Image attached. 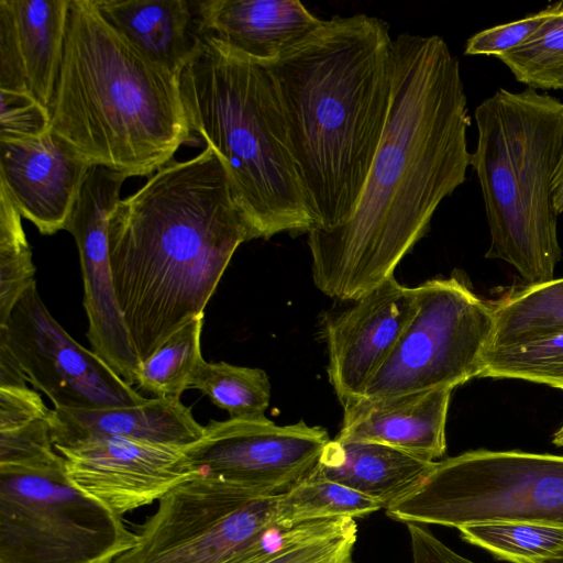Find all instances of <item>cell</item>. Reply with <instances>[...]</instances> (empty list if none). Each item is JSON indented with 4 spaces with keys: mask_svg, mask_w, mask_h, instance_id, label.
<instances>
[{
    "mask_svg": "<svg viewBox=\"0 0 563 563\" xmlns=\"http://www.w3.org/2000/svg\"><path fill=\"white\" fill-rule=\"evenodd\" d=\"M470 125L460 63L444 40L398 34L389 114L356 208L345 223L308 233L320 291L352 301L394 276L466 180Z\"/></svg>",
    "mask_w": 563,
    "mask_h": 563,
    "instance_id": "6da1fadb",
    "label": "cell"
},
{
    "mask_svg": "<svg viewBox=\"0 0 563 563\" xmlns=\"http://www.w3.org/2000/svg\"><path fill=\"white\" fill-rule=\"evenodd\" d=\"M253 240L223 161H170L109 216L114 290L141 362L203 312L234 252Z\"/></svg>",
    "mask_w": 563,
    "mask_h": 563,
    "instance_id": "7a4b0ae2",
    "label": "cell"
},
{
    "mask_svg": "<svg viewBox=\"0 0 563 563\" xmlns=\"http://www.w3.org/2000/svg\"><path fill=\"white\" fill-rule=\"evenodd\" d=\"M393 40L376 16H333L266 65L314 229L345 223L361 198L389 114Z\"/></svg>",
    "mask_w": 563,
    "mask_h": 563,
    "instance_id": "3957f363",
    "label": "cell"
},
{
    "mask_svg": "<svg viewBox=\"0 0 563 563\" xmlns=\"http://www.w3.org/2000/svg\"><path fill=\"white\" fill-rule=\"evenodd\" d=\"M49 131L91 165L151 176L196 145L179 75L115 30L93 0H70Z\"/></svg>",
    "mask_w": 563,
    "mask_h": 563,
    "instance_id": "277c9868",
    "label": "cell"
},
{
    "mask_svg": "<svg viewBox=\"0 0 563 563\" xmlns=\"http://www.w3.org/2000/svg\"><path fill=\"white\" fill-rule=\"evenodd\" d=\"M179 89L194 134L224 163L233 199L253 240L313 230L267 66L200 35L179 74Z\"/></svg>",
    "mask_w": 563,
    "mask_h": 563,
    "instance_id": "5b68a950",
    "label": "cell"
},
{
    "mask_svg": "<svg viewBox=\"0 0 563 563\" xmlns=\"http://www.w3.org/2000/svg\"><path fill=\"white\" fill-rule=\"evenodd\" d=\"M477 175L489 227L487 258L527 283L554 278L562 251L552 184L563 147V102L533 88H499L475 109Z\"/></svg>",
    "mask_w": 563,
    "mask_h": 563,
    "instance_id": "8992f818",
    "label": "cell"
},
{
    "mask_svg": "<svg viewBox=\"0 0 563 563\" xmlns=\"http://www.w3.org/2000/svg\"><path fill=\"white\" fill-rule=\"evenodd\" d=\"M396 521L463 526L515 521L563 528V455L473 450L437 462L385 508Z\"/></svg>",
    "mask_w": 563,
    "mask_h": 563,
    "instance_id": "52a82bcc",
    "label": "cell"
},
{
    "mask_svg": "<svg viewBox=\"0 0 563 563\" xmlns=\"http://www.w3.org/2000/svg\"><path fill=\"white\" fill-rule=\"evenodd\" d=\"M137 534L68 478L65 460L0 466V563H111Z\"/></svg>",
    "mask_w": 563,
    "mask_h": 563,
    "instance_id": "ba28073f",
    "label": "cell"
},
{
    "mask_svg": "<svg viewBox=\"0 0 563 563\" xmlns=\"http://www.w3.org/2000/svg\"><path fill=\"white\" fill-rule=\"evenodd\" d=\"M276 499L198 472L159 499L136 543L111 563H257L277 551L266 533Z\"/></svg>",
    "mask_w": 563,
    "mask_h": 563,
    "instance_id": "9c48e42d",
    "label": "cell"
},
{
    "mask_svg": "<svg viewBox=\"0 0 563 563\" xmlns=\"http://www.w3.org/2000/svg\"><path fill=\"white\" fill-rule=\"evenodd\" d=\"M416 287L417 310L362 398L454 389L481 377L494 330L493 303L454 276Z\"/></svg>",
    "mask_w": 563,
    "mask_h": 563,
    "instance_id": "30bf717a",
    "label": "cell"
},
{
    "mask_svg": "<svg viewBox=\"0 0 563 563\" xmlns=\"http://www.w3.org/2000/svg\"><path fill=\"white\" fill-rule=\"evenodd\" d=\"M0 341L8 345L26 380L51 399L54 409L129 407L148 399L66 332L42 301L36 282L0 325Z\"/></svg>",
    "mask_w": 563,
    "mask_h": 563,
    "instance_id": "8fae6325",
    "label": "cell"
},
{
    "mask_svg": "<svg viewBox=\"0 0 563 563\" xmlns=\"http://www.w3.org/2000/svg\"><path fill=\"white\" fill-rule=\"evenodd\" d=\"M330 441L325 429L305 421L279 426L268 418L210 420L185 448L196 472L279 495L306 477Z\"/></svg>",
    "mask_w": 563,
    "mask_h": 563,
    "instance_id": "7c38bea8",
    "label": "cell"
},
{
    "mask_svg": "<svg viewBox=\"0 0 563 563\" xmlns=\"http://www.w3.org/2000/svg\"><path fill=\"white\" fill-rule=\"evenodd\" d=\"M126 175L92 165L65 230L76 241L84 279V307L92 351L126 384L136 383L141 361L119 308L108 247L109 216Z\"/></svg>",
    "mask_w": 563,
    "mask_h": 563,
    "instance_id": "4fadbf2b",
    "label": "cell"
},
{
    "mask_svg": "<svg viewBox=\"0 0 563 563\" xmlns=\"http://www.w3.org/2000/svg\"><path fill=\"white\" fill-rule=\"evenodd\" d=\"M185 448L100 437L56 450L65 460L71 483L122 517L159 500L198 473L190 465Z\"/></svg>",
    "mask_w": 563,
    "mask_h": 563,
    "instance_id": "5bb4252c",
    "label": "cell"
},
{
    "mask_svg": "<svg viewBox=\"0 0 563 563\" xmlns=\"http://www.w3.org/2000/svg\"><path fill=\"white\" fill-rule=\"evenodd\" d=\"M351 302L323 325L327 373L342 407L363 397L413 317L418 292L393 276Z\"/></svg>",
    "mask_w": 563,
    "mask_h": 563,
    "instance_id": "9a60e30c",
    "label": "cell"
},
{
    "mask_svg": "<svg viewBox=\"0 0 563 563\" xmlns=\"http://www.w3.org/2000/svg\"><path fill=\"white\" fill-rule=\"evenodd\" d=\"M92 165L49 130L0 140V188L41 234L65 230Z\"/></svg>",
    "mask_w": 563,
    "mask_h": 563,
    "instance_id": "2e32d148",
    "label": "cell"
},
{
    "mask_svg": "<svg viewBox=\"0 0 563 563\" xmlns=\"http://www.w3.org/2000/svg\"><path fill=\"white\" fill-rule=\"evenodd\" d=\"M70 0H0V90L49 110L63 58Z\"/></svg>",
    "mask_w": 563,
    "mask_h": 563,
    "instance_id": "e0dca14e",
    "label": "cell"
},
{
    "mask_svg": "<svg viewBox=\"0 0 563 563\" xmlns=\"http://www.w3.org/2000/svg\"><path fill=\"white\" fill-rule=\"evenodd\" d=\"M194 7L199 35L262 65L277 60L323 23L298 0H206Z\"/></svg>",
    "mask_w": 563,
    "mask_h": 563,
    "instance_id": "ac0fdd59",
    "label": "cell"
},
{
    "mask_svg": "<svg viewBox=\"0 0 563 563\" xmlns=\"http://www.w3.org/2000/svg\"><path fill=\"white\" fill-rule=\"evenodd\" d=\"M453 388L382 399L361 398L343 407L339 441L385 444L437 462L446 451L445 426Z\"/></svg>",
    "mask_w": 563,
    "mask_h": 563,
    "instance_id": "d6986e66",
    "label": "cell"
},
{
    "mask_svg": "<svg viewBox=\"0 0 563 563\" xmlns=\"http://www.w3.org/2000/svg\"><path fill=\"white\" fill-rule=\"evenodd\" d=\"M54 446L88 438L118 437L158 444L188 446L203 434L205 426L180 399L148 398L137 406L95 410L53 409Z\"/></svg>",
    "mask_w": 563,
    "mask_h": 563,
    "instance_id": "ffe728a7",
    "label": "cell"
},
{
    "mask_svg": "<svg viewBox=\"0 0 563 563\" xmlns=\"http://www.w3.org/2000/svg\"><path fill=\"white\" fill-rule=\"evenodd\" d=\"M435 463L380 443L332 439L312 472L387 508L411 493Z\"/></svg>",
    "mask_w": 563,
    "mask_h": 563,
    "instance_id": "44dd1931",
    "label": "cell"
},
{
    "mask_svg": "<svg viewBox=\"0 0 563 563\" xmlns=\"http://www.w3.org/2000/svg\"><path fill=\"white\" fill-rule=\"evenodd\" d=\"M101 15L146 56L179 75L200 35L194 2L93 0Z\"/></svg>",
    "mask_w": 563,
    "mask_h": 563,
    "instance_id": "7402d4cb",
    "label": "cell"
},
{
    "mask_svg": "<svg viewBox=\"0 0 563 563\" xmlns=\"http://www.w3.org/2000/svg\"><path fill=\"white\" fill-rule=\"evenodd\" d=\"M489 349L563 332V278L527 285L493 303Z\"/></svg>",
    "mask_w": 563,
    "mask_h": 563,
    "instance_id": "603a6c76",
    "label": "cell"
},
{
    "mask_svg": "<svg viewBox=\"0 0 563 563\" xmlns=\"http://www.w3.org/2000/svg\"><path fill=\"white\" fill-rule=\"evenodd\" d=\"M383 506L346 486L314 472L277 495L275 522L290 527L303 522L364 517Z\"/></svg>",
    "mask_w": 563,
    "mask_h": 563,
    "instance_id": "cb8c5ba5",
    "label": "cell"
},
{
    "mask_svg": "<svg viewBox=\"0 0 563 563\" xmlns=\"http://www.w3.org/2000/svg\"><path fill=\"white\" fill-rule=\"evenodd\" d=\"M189 388L207 395L234 419L265 417L271 400V383L265 371L203 358L189 379Z\"/></svg>",
    "mask_w": 563,
    "mask_h": 563,
    "instance_id": "d4e9b609",
    "label": "cell"
},
{
    "mask_svg": "<svg viewBox=\"0 0 563 563\" xmlns=\"http://www.w3.org/2000/svg\"><path fill=\"white\" fill-rule=\"evenodd\" d=\"M203 312L172 333L146 360L141 362L136 385L154 396L178 400L203 358L201 332Z\"/></svg>",
    "mask_w": 563,
    "mask_h": 563,
    "instance_id": "484cf974",
    "label": "cell"
},
{
    "mask_svg": "<svg viewBox=\"0 0 563 563\" xmlns=\"http://www.w3.org/2000/svg\"><path fill=\"white\" fill-rule=\"evenodd\" d=\"M461 538L510 563H544L563 553V528L494 521L459 528Z\"/></svg>",
    "mask_w": 563,
    "mask_h": 563,
    "instance_id": "4316f807",
    "label": "cell"
},
{
    "mask_svg": "<svg viewBox=\"0 0 563 563\" xmlns=\"http://www.w3.org/2000/svg\"><path fill=\"white\" fill-rule=\"evenodd\" d=\"M481 377L523 379L563 390V332L488 349Z\"/></svg>",
    "mask_w": 563,
    "mask_h": 563,
    "instance_id": "83f0119b",
    "label": "cell"
},
{
    "mask_svg": "<svg viewBox=\"0 0 563 563\" xmlns=\"http://www.w3.org/2000/svg\"><path fill=\"white\" fill-rule=\"evenodd\" d=\"M497 58L530 88L563 90V7L521 45Z\"/></svg>",
    "mask_w": 563,
    "mask_h": 563,
    "instance_id": "f1b7e54d",
    "label": "cell"
},
{
    "mask_svg": "<svg viewBox=\"0 0 563 563\" xmlns=\"http://www.w3.org/2000/svg\"><path fill=\"white\" fill-rule=\"evenodd\" d=\"M21 218L5 190L0 188V325L35 283V266Z\"/></svg>",
    "mask_w": 563,
    "mask_h": 563,
    "instance_id": "f546056e",
    "label": "cell"
},
{
    "mask_svg": "<svg viewBox=\"0 0 563 563\" xmlns=\"http://www.w3.org/2000/svg\"><path fill=\"white\" fill-rule=\"evenodd\" d=\"M357 525L339 518L324 530L296 541L257 563H354Z\"/></svg>",
    "mask_w": 563,
    "mask_h": 563,
    "instance_id": "4dcf8cb0",
    "label": "cell"
},
{
    "mask_svg": "<svg viewBox=\"0 0 563 563\" xmlns=\"http://www.w3.org/2000/svg\"><path fill=\"white\" fill-rule=\"evenodd\" d=\"M51 413L0 429V466H32L48 462L54 451Z\"/></svg>",
    "mask_w": 563,
    "mask_h": 563,
    "instance_id": "1f68e13d",
    "label": "cell"
},
{
    "mask_svg": "<svg viewBox=\"0 0 563 563\" xmlns=\"http://www.w3.org/2000/svg\"><path fill=\"white\" fill-rule=\"evenodd\" d=\"M562 7L563 1L553 2L537 13L483 30L467 40L464 53L498 57L521 45Z\"/></svg>",
    "mask_w": 563,
    "mask_h": 563,
    "instance_id": "d6a6232c",
    "label": "cell"
},
{
    "mask_svg": "<svg viewBox=\"0 0 563 563\" xmlns=\"http://www.w3.org/2000/svg\"><path fill=\"white\" fill-rule=\"evenodd\" d=\"M0 140L41 135L49 130V110L26 93L0 90Z\"/></svg>",
    "mask_w": 563,
    "mask_h": 563,
    "instance_id": "836d02e7",
    "label": "cell"
},
{
    "mask_svg": "<svg viewBox=\"0 0 563 563\" xmlns=\"http://www.w3.org/2000/svg\"><path fill=\"white\" fill-rule=\"evenodd\" d=\"M412 563H475L442 543L422 525L407 523Z\"/></svg>",
    "mask_w": 563,
    "mask_h": 563,
    "instance_id": "e575fe53",
    "label": "cell"
},
{
    "mask_svg": "<svg viewBox=\"0 0 563 563\" xmlns=\"http://www.w3.org/2000/svg\"><path fill=\"white\" fill-rule=\"evenodd\" d=\"M26 377L4 342L0 341V387L26 386Z\"/></svg>",
    "mask_w": 563,
    "mask_h": 563,
    "instance_id": "d590c367",
    "label": "cell"
},
{
    "mask_svg": "<svg viewBox=\"0 0 563 563\" xmlns=\"http://www.w3.org/2000/svg\"><path fill=\"white\" fill-rule=\"evenodd\" d=\"M552 199L558 214L563 212V147L552 184Z\"/></svg>",
    "mask_w": 563,
    "mask_h": 563,
    "instance_id": "8d00e7d4",
    "label": "cell"
},
{
    "mask_svg": "<svg viewBox=\"0 0 563 563\" xmlns=\"http://www.w3.org/2000/svg\"><path fill=\"white\" fill-rule=\"evenodd\" d=\"M552 442L556 446H563V423L554 433Z\"/></svg>",
    "mask_w": 563,
    "mask_h": 563,
    "instance_id": "74e56055",
    "label": "cell"
},
{
    "mask_svg": "<svg viewBox=\"0 0 563 563\" xmlns=\"http://www.w3.org/2000/svg\"><path fill=\"white\" fill-rule=\"evenodd\" d=\"M544 563H563V553L560 556H558L555 559H551Z\"/></svg>",
    "mask_w": 563,
    "mask_h": 563,
    "instance_id": "f35d334b",
    "label": "cell"
}]
</instances>
